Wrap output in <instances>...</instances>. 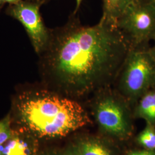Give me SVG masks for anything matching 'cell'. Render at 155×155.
Instances as JSON below:
<instances>
[{
	"label": "cell",
	"mask_w": 155,
	"mask_h": 155,
	"mask_svg": "<svg viewBox=\"0 0 155 155\" xmlns=\"http://www.w3.org/2000/svg\"><path fill=\"white\" fill-rule=\"evenodd\" d=\"M130 48L116 25L102 19L83 25L73 12L64 25L50 30L41 71L61 94L79 102L113 84Z\"/></svg>",
	"instance_id": "1"
},
{
	"label": "cell",
	"mask_w": 155,
	"mask_h": 155,
	"mask_svg": "<svg viewBox=\"0 0 155 155\" xmlns=\"http://www.w3.org/2000/svg\"><path fill=\"white\" fill-rule=\"evenodd\" d=\"M15 110L25 130L41 139L65 137L90 122L79 101L47 89L20 94Z\"/></svg>",
	"instance_id": "2"
},
{
	"label": "cell",
	"mask_w": 155,
	"mask_h": 155,
	"mask_svg": "<svg viewBox=\"0 0 155 155\" xmlns=\"http://www.w3.org/2000/svg\"><path fill=\"white\" fill-rule=\"evenodd\" d=\"M150 47L130 48L113 84L131 106L155 87V61Z\"/></svg>",
	"instance_id": "3"
},
{
	"label": "cell",
	"mask_w": 155,
	"mask_h": 155,
	"mask_svg": "<svg viewBox=\"0 0 155 155\" xmlns=\"http://www.w3.org/2000/svg\"><path fill=\"white\" fill-rule=\"evenodd\" d=\"M106 86L92 94L90 107L101 129L119 139H127L131 133L130 106L122 95Z\"/></svg>",
	"instance_id": "4"
},
{
	"label": "cell",
	"mask_w": 155,
	"mask_h": 155,
	"mask_svg": "<svg viewBox=\"0 0 155 155\" xmlns=\"http://www.w3.org/2000/svg\"><path fill=\"white\" fill-rule=\"evenodd\" d=\"M116 25L131 48L149 45L155 39V7L150 0H132Z\"/></svg>",
	"instance_id": "5"
},
{
	"label": "cell",
	"mask_w": 155,
	"mask_h": 155,
	"mask_svg": "<svg viewBox=\"0 0 155 155\" xmlns=\"http://www.w3.org/2000/svg\"><path fill=\"white\" fill-rule=\"evenodd\" d=\"M41 5L28 1L21 0L10 5L6 13L15 18L25 28L36 52L40 54L49 42L50 30L45 27L40 13Z\"/></svg>",
	"instance_id": "6"
},
{
	"label": "cell",
	"mask_w": 155,
	"mask_h": 155,
	"mask_svg": "<svg viewBox=\"0 0 155 155\" xmlns=\"http://www.w3.org/2000/svg\"><path fill=\"white\" fill-rule=\"evenodd\" d=\"M32 135L14 133L2 148V155H36V144Z\"/></svg>",
	"instance_id": "7"
},
{
	"label": "cell",
	"mask_w": 155,
	"mask_h": 155,
	"mask_svg": "<svg viewBox=\"0 0 155 155\" xmlns=\"http://www.w3.org/2000/svg\"><path fill=\"white\" fill-rule=\"evenodd\" d=\"M78 155H113L110 148L98 139H81L72 147Z\"/></svg>",
	"instance_id": "8"
},
{
	"label": "cell",
	"mask_w": 155,
	"mask_h": 155,
	"mask_svg": "<svg viewBox=\"0 0 155 155\" xmlns=\"http://www.w3.org/2000/svg\"><path fill=\"white\" fill-rule=\"evenodd\" d=\"M136 116L144 119L147 124L155 125V87L150 89L139 99L134 109Z\"/></svg>",
	"instance_id": "9"
},
{
	"label": "cell",
	"mask_w": 155,
	"mask_h": 155,
	"mask_svg": "<svg viewBox=\"0 0 155 155\" xmlns=\"http://www.w3.org/2000/svg\"><path fill=\"white\" fill-rule=\"evenodd\" d=\"M132 0H103L102 20L116 25L117 21L127 5Z\"/></svg>",
	"instance_id": "10"
},
{
	"label": "cell",
	"mask_w": 155,
	"mask_h": 155,
	"mask_svg": "<svg viewBox=\"0 0 155 155\" xmlns=\"http://www.w3.org/2000/svg\"><path fill=\"white\" fill-rule=\"evenodd\" d=\"M137 141L145 150H155V129L153 125L147 124V127L139 134Z\"/></svg>",
	"instance_id": "11"
},
{
	"label": "cell",
	"mask_w": 155,
	"mask_h": 155,
	"mask_svg": "<svg viewBox=\"0 0 155 155\" xmlns=\"http://www.w3.org/2000/svg\"><path fill=\"white\" fill-rule=\"evenodd\" d=\"M13 134L11 127V118L8 115L0 121V147L11 139Z\"/></svg>",
	"instance_id": "12"
},
{
	"label": "cell",
	"mask_w": 155,
	"mask_h": 155,
	"mask_svg": "<svg viewBox=\"0 0 155 155\" xmlns=\"http://www.w3.org/2000/svg\"><path fill=\"white\" fill-rule=\"evenodd\" d=\"M129 155H155V152L153 150H145L134 151Z\"/></svg>",
	"instance_id": "13"
},
{
	"label": "cell",
	"mask_w": 155,
	"mask_h": 155,
	"mask_svg": "<svg viewBox=\"0 0 155 155\" xmlns=\"http://www.w3.org/2000/svg\"><path fill=\"white\" fill-rule=\"evenodd\" d=\"M61 155H78L72 149V147L65 150Z\"/></svg>",
	"instance_id": "14"
},
{
	"label": "cell",
	"mask_w": 155,
	"mask_h": 155,
	"mask_svg": "<svg viewBox=\"0 0 155 155\" xmlns=\"http://www.w3.org/2000/svg\"><path fill=\"white\" fill-rule=\"evenodd\" d=\"M27 1L35 2V3H37V4H39L40 5H42L43 4L48 2L50 0H27Z\"/></svg>",
	"instance_id": "15"
},
{
	"label": "cell",
	"mask_w": 155,
	"mask_h": 155,
	"mask_svg": "<svg viewBox=\"0 0 155 155\" xmlns=\"http://www.w3.org/2000/svg\"><path fill=\"white\" fill-rule=\"evenodd\" d=\"M82 2V0H76V8H75V9L74 12V13H77L78 11L80 8V6Z\"/></svg>",
	"instance_id": "16"
},
{
	"label": "cell",
	"mask_w": 155,
	"mask_h": 155,
	"mask_svg": "<svg viewBox=\"0 0 155 155\" xmlns=\"http://www.w3.org/2000/svg\"><path fill=\"white\" fill-rule=\"evenodd\" d=\"M154 41H155V45L153 47H150V51L151 55L155 61V39L154 40Z\"/></svg>",
	"instance_id": "17"
},
{
	"label": "cell",
	"mask_w": 155,
	"mask_h": 155,
	"mask_svg": "<svg viewBox=\"0 0 155 155\" xmlns=\"http://www.w3.org/2000/svg\"><path fill=\"white\" fill-rule=\"evenodd\" d=\"M4 2H7L9 3L10 5H13V4H16L20 2L21 0H3Z\"/></svg>",
	"instance_id": "18"
},
{
	"label": "cell",
	"mask_w": 155,
	"mask_h": 155,
	"mask_svg": "<svg viewBox=\"0 0 155 155\" xmlns=\"http://www.w3.org/2000/svg\"><path fill=\"white\" fill-rule=\"evenodd\" d=\"M5 2H4V1L3 0H0V11H1V8H2V6L4 5V4Z\"/></svg>",
	"instance_id": "19"
},
{
	"label": "cell",
	"mask_w": 155,
	"mask_h": 155,
	"mask_svg": "<svg viewBox=\"0 0 155 155\" xmlns=\"http://www.w3.org/2000/svg\"><path fill=\"white\" fill-rule=\"evenodd\" d=\"M150 2H152V4L155 7V0H150Z\"/></svg>",
	"instance_id": "20"
},
{
	"label": "cell",
	"mask_w": 155,
	"mask_h": 155,
	"mask_svg": "<svg viewBox=\"0 0 155 155\" xmlns=\"http://www.w3.org/2000/svg\"><path fill=\"white\" fill-rule=\"evenodd\" d=\"M56 155L55 154H54V153H45V154H44V155Z\"/></svg>",
	"instance_id": "21"
},
{
	"label": "cell",
	"mask_w": 155,
	"mask_h": 155,
	"mask_svg": "<svg viewBox=\"0 0 155 155\" xmlns=\"http://www.w3.org/2000/svg\"><path fill=\"white\" fill-rule=\"evenodd\" d=\"M0 155H2V150L0 149Z\"/></svg>",
	"instance_id": "22"
}]
</instances>
